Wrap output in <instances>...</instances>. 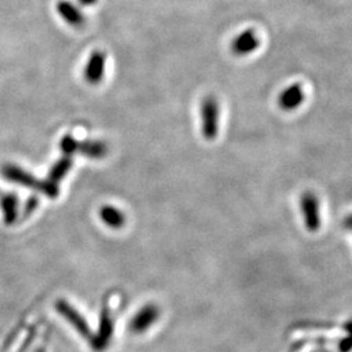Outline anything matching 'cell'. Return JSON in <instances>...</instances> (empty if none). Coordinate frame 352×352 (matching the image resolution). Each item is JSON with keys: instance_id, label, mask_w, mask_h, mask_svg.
Segmentation results:
<instances>
[{"instance_id": "cell-1", "label": "cell", "mask_w": 352, "mask_h": 352, "mask_svg": "<svg viewBox=\"0 0 352 352\" xmlns=\"http://www.w3.org/2000/svg\"><path fill=\"white\" fill-rule=\"evenodd\" d=\"M0 174L10 182L20 184L26 188L36 189L38 192L45 193L50 199H56L59 195L58 184L52 183L50 180L42 182L16 164H7L1 166Z\"/></svg>"}, {"instance_id": "cell-2", "label": "cell", "mask_w": 352, "mask_h": 352, "mask_svg": "<svg viewBox=\"0 0 352 352\" xmlns=\"http://www.w3.org/2000/svg\"><path fill=\"white\" fill-rule=\"evenodd\" d=\"M55 309L84 340H88L89 342L91 340L93 331L89 327L88 321L69 302L64 299H59L55 302Z\"/></svg>"}, {"instance_id": "cell-3", "label": "cell", "mask_w": 352, "mask_h": 352, "mask_svg": "<svg viewBox=\"0 0 352 352\" xmlns=\"http://www.w3.org/2000/svg\"><path fill=\"white\" fill-rule=\"evenodd\" d=\"M218 102L214 97H206L201 104L202 136L206 140H214L218 135Z\"/></svg>"}, {"instance_id": "cell-4", "label": "cell", "mask_w": 352, "mask_h": 352, "mask_svg": "<svg viewBox=\"0 0 352 352\" xmlns=\"http://www.w3.org/2000/svg\"><path fill=\"white\" fill-rule=\"evenodd\" d=\"M113 320L111 314L107 307L102 309L101 317H100V327L97 334H93V338L89 342L91 349L96 352H103L113 340Z\"/></svg>"}, {"instance_id": "cell-5", "label": "cell", "mask_w": 352, "mask_h": 352, "mask_svg": "<svg viewBox=\"0 0 352 352\" xmlns=\"http://www.w3.org/2000/svg\"><path fill=\"white\" fill-rule=\"evenodd\" d=\"M160 316L161 311L155 304H146L132 317L129 322V330L133 334H144L158 321Z\"/></svg>"}, {"instance_id": "cell-6", "label": "cell", "mask_w": 352, "mask_h": 352, "mask_svg": "<svg viewBox=\"0 0 352 352\" xmlns=\"http://www.w3.org/2000/svg\"><path fill=\"white\" fill-rule=\"evenodd\" d=\"M302 215H304V223L309 232L318 231L321 225L320 218V206L318 200L312 192H304L300 200Z\"/></svg>"}, {"instance_id": "cell-7", "label": "cell", "mask_w": 352, "mask_h": 352, "mask_svg": "<svg viewBox=\"0 0 352 352\" xmlns=\"http://www.w3.org/2000/svg\"><path fill=\"white\" fill-rule=\"evenodd\" d=\"M106 55L103 51L96 50L89 58L88 64L84 71V77L89 84H100L104 75Z\"/></svg>"}, {"instance_id": "cell-8", "label": "cell", "mask_w": 352, "mask_h": 352, "mask_svg": "<svg viewBox=\"0 0 352 352\" xmlns=\"http://www.w3.org/2000/svg\"><path fill=\"white\" fill-rule=\"evenodd\" d=\"M258 46H260V38L257 37V33L253 29H247L232 41L231 50L235 55L241 56L257 50Z\"/></svg>"}, {"instance_id": "cell-9", "label": "cell", "mask_w": 352, "mask_h": 352, "mask_svg": "<svg viewBox=\"0 0 352 352\" xmlns=\"http://www.w3.org/2000/svg\"><path fill=\"white\" fill-rule=\"evenodd\" d=\"M304 101V90H302L300 84H294L287 89H285L279 98H278V104L282 110L285 111H292L298 109Z\"/></svg>"}, {"instance_id": "cell-10", "label": "cell", "mask_w": 352, "mask_h": 352, "mask_svg": "<svg viewBox=\"0 0 352 352\" xmlns=\"http://www.w3.org/2000/svg\"><path fill=\"white\" fill-rule=\"evenodd\" d=\"M0 208L3 212V219L7 226L12 225L17 219L19 213V199L16 193H1L0 192Z\"/></svg>"}, {"instance_id": "cell-11", "label": "cell", "mask_w": 352, "mask_h": 352, "mask_svg": "<svg viewBox=\"0 0 352 352\" xmlns=\"http://www.w3.org/2000/svg\"><path fill=\"white\" fill-rule=\"evenodd\" d=\"M102 222L113 230H119L126 225V215L113 205H104L100 210Z\"/></svg>"}, {"instance_id": "cell-12", "label": "cell", "mask_w": 352, "mask_h": 352, "mask_svg": "<svg viewBox=\"0 0 352 352\" xmlns=\"http://www.w3.org/2000/svg\"><path fill=\"white\" fill-rule=\"evenodd\" d=\"M58 13L62 16L64 21L68 23L69 25H82L84 21H85V19H84L82 13L80 12V10L76 8L72 3L65 1V0L58 3Z\"/></svg>"}, {"instance_id": "cell-13", "label": "cell", "mask_w": 352, "mask_h": 352, "mask_svg": "<svg viewBox=\"0 0 352 352\" xmlns=\"http://www.w3.org/2000/svg\"><path fill=\"white\" fill-rule=\"evenodd\" d=\"M82 155L93 158V160H101L107 155L109 148L102 141H82L78 142V151Z\"/></svg>"}, {"instance_id": "cell-14", "label": "cell", "mask_w": 352, "mask_h": 352, "mask_svg": "<svg viewBox=\"0 0 352 352\" xmlns=\"http://www.w3.org/2000/svg\"><path fill=\"white\" fill-rule=\"evenodd\" d=\"M71 167H72V158L68 157V155H64L63 158H60L56 164L51 167L47 180L58 184L64 176L68 174Z\"/></svg>"}, {"instance_id": "cell-15", "label": "cell", "mask_w": 352, "mask_h": 352, "mask_svg": "<svg viewBox=\"0 0 352 352\" xmlns=\"http://www.w3.org/2000/svg\"><path fill=\"white\" fill-rule=\"evenodd\" d=\"M60 151H63L64 155L71 157L78 151V141L72 135H65L60 141Z\"/></svg>"}, {"instance_id": "cell-16", "label": "cell", "mask_w": 352, "mask_h": 352, "mask_svg": "<svg viewBox=\"0 0 352 352\" xmlns=\"http://www.w3.org/2000/svg\"><path fill=\"white\" fill-rule=\"evenodd\" d=\"M38 205V199L37 197H34V196H32L28 202H26L25 209H24V215L28 217L29 214L33 213L36 209H37Z\"/></svg>"}, {"instance_id": "cell-17", "label": "cell", "mask_w": 352, "mask_h": 352, "mask_svg": "<svg viewBox=\"0 0 352 352\" xmlns=\"http://www.w3.org/2000/svg\"><path fill=\"white\" fill-rule=\"evenodd\" d=\"M343 226L346 227V228H350V230H352V214L351 215H349V217H346V218H344V221H343Z\"/></svg>"}, {"instance_id": "cell-18", "label": "cell", "mask_w": 352, "mask_h": 352, "mask_svg": "<svg viewBox=\"0 0 352 352\" xmlns=\"http://www.w3.org/2000/svg\"><path fill=\"white\" fill-rule=\"evenodd\" d=\"M78 1H80V4H82V6H90V4L96 3L97 0H78Z\"/></svg>"}, {"instance_id": "cell-19", "label": "cell", "mask_w": 352, "mask_h": 352, "mask_svg": "<svg viewBox=\"0 0 352 352\" xmlns=\"http://www.w3.org/2000/svg\"><path fill=\"white\" fill-rule=\"evenodd\" d=\"M36 352H46V350H45V349H39V350H37Z\"/></svg>"}]
</instances>
